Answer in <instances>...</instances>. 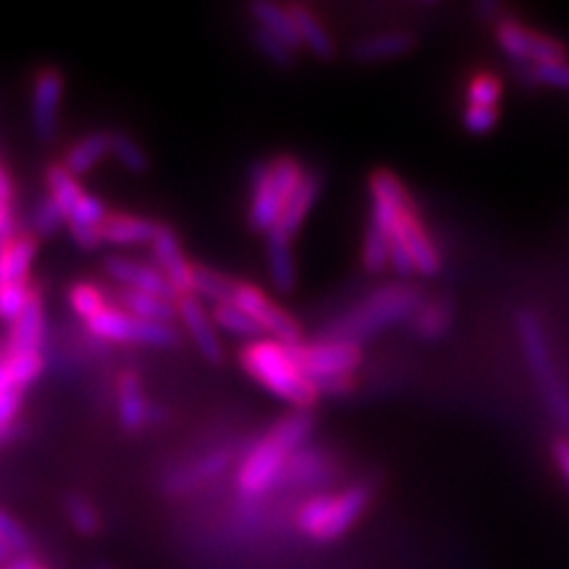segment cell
Here are the masks:
<instances>
[{"label":"cell","instance_id":"1","mask_svg":"<svg viewBox=\"0 0 569 569\" xmlns=\"http://www.w3.org/2000/svg\"><path fill=\"white\" fill-rule=\"evenodd\" d=\"M240 363L249 378H254L263 389L292 403L299 411H307L320 397L316 385L299 368L292 347L271 337L249 342L240 351Z\"/></svg>","mask_w":569,"mask_h":569},{"label":"cell","instance_id":"2","mask_svg":"<svg viewBox=\"0 0 569 569\" xmlns=\"http://www.w3.org/2000/svg\"><path fill=\"white\" fill-rule=\"evenodd\" d=\"M422 295L413 284H385L372 290L359 307H353L330 328L328 340H342L359 345L368 337L411 320L422 307Z\"/></svg>","mask_w":569,"mask_h":569},{"label":"cell","instance_id":"3","mask_svg":"<svg viewBox=\"0 0 569 569\" xmlns=\"http://www.w3.org/2000/svg\"><path fill=\"white\" fill-rule=\"evenodd\" d=\"M305 167L295 157H276L252 169V200H249V226L257 233L269 236L278 226L282 209L305 181Z\"/></svg>","mask_w":569,"mask_h":569},{"label":"cell","instance_id":"4","mask_svg":"<svg viewBox=\"0 0 569 569\" xmlns=\"http://www.w3.org/2000/svg\"><path fill=\"white\" fill-rule=\"evenodd\" d=\"M515 330H518L522 356L529 370L533 372V378H537V387L548 406V411L569 430V391L556 368L553 353H550L548 337L539 316L529 309L518 311V316H515Z\"/></svg>","mask_w":569,"mask_h":569},{"label":"cell","instance_id":"5","mask_svg":"<svg viewBox=\"0 0 569 569\" xmlns=\"http://www.w3.org/2000/svg\"><path fill=\"white\" fill-rule=\"evenodd\" d=\"M305 376L316 385L318 395L340 397L353 387V372L361 366V347L342 340L301 342L292 347Z\"/></svg>","mask_w":569,"mask_h":569},{"label":"cell","instance_id":"6","mask_svg":"<svg viewBox=\"0 0 569 569\" xmlns=\"http://www.w3.org/2000/svg\"><path fill=\"white\" fill-rule=\"evenodd\" d=\"M370 503V489L356 485L337 496H313L299 508L297 527L313 541H337L361 520Z\"/></svg>","mask_w":569,"mask_h":569},{"label":"cell","instance_id":"7","mask_svg":"<svg viewBox=\"0 0 569 569\" xmlns=\"http://www.w3.org/2000/svg\"><path fill=\"white\" fill-rule=\"evenodd\" d=\"M86 330L96 340L117 342V345H146V347H173L178 345V332L173 326H159L138 320L119 307H107L96 318L86 323Z\"/></svg>","mask_w":569,"mask_h":569},{"label":"cell","instance_id":"8","mask_svg":"<svg viewBox=\"0 0 569 569\" xmlns=\"http://www.w3.org/2000/svg\"><path fill=\"white\" fill-rule=\"evenodd\" d=\"M230 301L252 318L261 328V332L269 335L271 340H278L288 347H297L305 342V332H301L297 318L280 309L269 295L257 288L254 282H238L233 299Z\"/></svg>","mask_w":569,"mask_h":569},{"label":"cell","instance_id":"9","mask_svg":"<svg viewBox=\"0 0 569 569\" xmlns=\"http://www.w3.org/2000/svg\"><path fill=\"white\" fill-rule=\"evenodd\" d=\"M493 33L498 48L512 60L533 67L565 62V46L560 41H556L553 36L520 24L512 17H501V22L493 24Z\"/></svg>","mask_w":569,"mask_h":569},{"label":"cell","instance_id":"10","mask_svg":"<svg viewBox=\"0 0 569 569\" xmlns=\"http://www.w3.org/2000/svg\"><path fill=\"white\" fill-rule=\"evenodd\" d=\"M290 458L292 456L284 453L269 437L259 439L240 462L236 477L238 491L247 498H259L269 493L280 482L284 470H288Z\"/></svg>","mask_w":569,"mask_h":569},{"label":"cell","instance_id":"11","mask_svg":"<svg viewBox=\"0 0 569 569\" xmlns=\"http://www.w3.org/2000/svg\"><path fill=\"white\" fill-rule=\"evenodd\" d=\"M391 242H399L406 252L411 254L418 276L432 278L439 273V269H441L439 249H437L435 240L430 238V233H427V226L422 223L416 204L408 207L399 217V221L395 226V233H391Z\"/></svg>","mask_w":569,"mask_h":569},{"label":"cell","instance_id":"12","mask_svg":"<svg viewBox=\"0 0 569 569\" xmlns=\"http://www.w3.org/2000/svg\"><path fill=\"white\" fill-rule=\"evenodd\" d=\"M64 79L58 69H41L31 86V123L41 140H52L58 129Z\"/></svg>","mask_w":569,"mask_h":569},{"label":"cell","instance_id":"13","mask_svg":"<svg viewBox=\"0 0 569 569\" xmlns=\"http://www.w3.org/2000/svg\"><path fill=\"white\" fill-rule=\"evenodd\" d=\"M104 271L114 282H119L123 290H136V292H148L154 297H162L169 301H178V292L169 278L157 269V263L136 261L129 257H110L104 261Z\"/></svg>","mask_w":569,"mask_h":569},{"label":"cell","instance_id":"14","mask_svg":"<svg viewBox=\"0 0 569 569\" xmlns=\"http://www.w3.org/2000/svg\"><path fill=\"white\" fill-rule=\"evenodd\" d=\"M178 320L186 326L190 340L198 347L209 363L223 361V347L219 340L217 326H213L211 313L204 309L202 301L194 295H186L176 301Z\"/></svg>","mask_w":569,"mask_h":569},{"label":"cell","instance_id":"15","mask_svg":"<svg viewBox=\"0 0 569 569\" xmlns=\"http://www.w3.org/2000/svg\"><path fill=\"white\" fill-rule=\"evenodd\" d=\"M152 252H154L157 269L169 278V282L173 284V290L178 292V297L192 295L194 266L186 259L181 242H178L176 233L169 226H159L157 236L152 240Z\"/></svg>","mask_w":569,"mask_h":569},{"label":"cell","instance_id":"16","mask_svg":"<svg viewBox=\"0 0 569 569\" xmlns=\"http://www.w3.org/2000/svg\"><path fill=\"white\" fill-rule=\"evenodd\" d=\"M320 190H323V183H320V176L313 173V171H307L305 181L299 183V188L295 190V194L288 200V204H284L282 217H280L278 226L271 230L269 236H278L282 240H290L292 242V238L299 233V228L305 226L309 211L313 209Z\"/></svg>","mask_w":569,"mask_h":569},{"label":"cell","instance_id":"17","mask_svg":"<svg viewBox=\"0 0 569 569\" xmlns=\"http://www.w3.org/2000/svg\"><path fill=\"white\" fill-rule=\"evenodd\" d=\"M107 213L110 211H107L102 200L93 198V194H88V192L81 194V200L77 202L74 209H71L69 219H67L69 233L81 249H98L104 244L100 226L104 223Z\"/></svg>","mask_w":569,"mask_h":569},{"label":"cell","instance_id":"18","mask_svg":"<svg viewBox=\"0 0 569 569\" xmlns=\"http://www.w3.org/2000/svg\"><path fill=\"white\" fill-rule=\"evenodd\" d=\"M36 249H39V242L33 233H17L12 240L0 244V288L29 282Z\"/></svg>","mask_w":569,"mask_h":569},{"label":"cell","instance_id":"19","mask_svg":"<svg viewBox=\"0 0 569 569\" xmlns=\"http://www.w3.org/2000/svg\"><path fill=\"white\" fill-rule=\"evenodd\" d=\"M119 397V422L127 432H138L140 427L152 422L154 408L148 403L136 372H121L117 382Z\"/></svg>","mask_w":569,"mask_h":569},{"label":"cell","instance_id":"20","mask_svg":"<svg viewBox=\"0 0 569 569\" xmlns=\"http://www.w3.org/2000/svg\"><path fill=\"white\" fill-rule=\"evenodd\" d=\"M159 230V223L131 217V213H107L104 223L100 226L102 242L114 247H131V244H152Z\"/></svg>","mask_w":569,"mask_h":569},{"label":"cell","instance_id":"21","mask_svg":"<svg viewBox=\"0 0 569 569\" xmlns=\"http://www.w3.org/2000/svg\"><path fill=\"white\" fill-rule=\"evenodd\" d=\"M416 46V36L408 31H385L368 36L351 50V58L361 64H378L406 56Z\"/></svg>","mask_w":569,"mask_h":569},{"label":"cell","instance_id":"22","mask_svg":"<svg viewBox=\"0 0 569 569\" xmlns=\"http://www.w3.org/2000/svg\"><path fill=\"white\" fill-rule=\"evenodd\" d=\"M107 154H112V133L110 131H96L88 133L86 138L77 140L64 152L62 167L71 173V176H83L91 171L96 164H100Z\"/></svg>","mask_w":569,"mask_h":569},{"label":"cell","instance_id":"23","mask_svg":"<svg viewBox=\"0 0 569 569\" xmlns=\"http://www.w3.org/2000/svg\"><path fill=\"white\" fill-rule=\"evenodd\" d=\"M43 328H46V320H43L41 295H36L31 299V305L27 307V311L10 326L6 351H10V353H17V351H41Z\"/></svg>","mask_w":569,"mask_h":569},{"label":"cell","instance_id":"24","mask_svg":"<svg viewBox=\"0 0 569 569\" xmlns=\"http://www.w3.org/2000/svg\"><path fill=\"white\" fill-rule=\"evenodd\" d=\"M119 309L131 313L138 320H146V323H159V326H171L178 318L176 301L154 297L148 292H136V290H119Z\"/></svg>","mask_w":569,"mask_h":569},{"label":"cell","instance_id":"25","mask_svg":"<svg viewBox=\"0 0 569 569\" xmlns=\"http://www.w3.org/2000/svg\"><path fill=\"white\" fill-rule=\"evenodd\" d=\"M451 323H453V307L449 299L422 301V307L416 311V316L408 320L411 332L425 342L441 340V337L451 330Z\"/></svg>","mask_w":569,"mask_h":569},{"label":"cell","instance_id":"26","mask_svg":"<svg viewBox=\"0 0 569 569\" xmlns=\"http://www.w3.org/2000/svg\"><path fill=\"white\" fill-rule=\"evenodd\" d=\"M249 12H252V20L257 22L259 29L269 31L271 36H276V39H280L284 46L292 48V50L301 48L290 8H282L278 3H269V0H261V3L249 6Z\"/></svg>","mask_w":569,"mask_h":569},{"label":"cell","instance_id":"27","mask_svg":"<svg viewBox=\"0 0 569 569\" xmlns=\"http://www.w3.org/2000/svg\"><path fill=\"white\" fill-rule=\"evenodd\" d=\"M292 20L299 33V41L309 48L318 60H332L335 58V41L330 31L323 27L318 17L305 6H290Z\"/></svg>","mask_w":569,"mask_h":569},{"label":"cell","instance_id":"28","mask_svg":"<svg viewBox=\"0 0 569 569\" xmlns=\"http://www.w3.org/2000/svg\"><path fill=\"white\" fill-rule=\"evenodd\" d=\"M266 263H269V278L273 288L282 295H290L297 284V263L290 240L266 236Z\"/></svg>","mask_w":569,"mask_h":569},{"label":"cell","instance_id":"29","mask_svg":"<svg viewBox=\"0 0 569 569\" xmlns=\"http://www.w3.org/2000/svg\"><path fill=\"white\" fill-rule=\"evenodd\" d=\"M228 460H230V453H228V451L211 453V456L202 458L200 462H194V466H190V468H186V470H181V472H176V475L169 479L167 489L173 491V493H183V491H188L190 487H198V485L207 482V479L221 475V472L228 468Z\"/></svg>","mask_w":569,"mask_h":569},{"label":"cell","instance_id":"30","mask_svg":"<svg viewBox=\"0 0 569 569\" xmlns=\"http://www.w3.org/2000/svg\"><path fill=\"white\" fill-rule=\"evenodd\" d=\"M46 183H48V198L58 204V209L64 213V219H69L71 209L77 207V202L83 194L79 178L71 176L62 164H52L48 167Z\"/></svg>","mask_w":569,"mask_h":569},{"label":"cell","instance_id":"31","mask_svg":"<svg viewBox=\"0 0 569 569\" xmlns=\"http://www.w3.org/2000/svg\"><path fill=\"white\" fill-rule=\"evenodd\" d=\"M311 432H313V418L305 411H299V413H292L288 418H282L280 422H276L271 427V432L266 437L276 441L288 456H295L301 443L311 437Z\"/></svg>","mask_w":569,"mask_h":569},{"label":"cell","instance_id":"32","mask_svg":"<svg viewBox=\"0 0 569 569\" xmlns=\"http://www.w3.org/2000/svg\"><path fill=\"white\" fill-rule=\"evenodd\" d=\"M236 280L226 278L223 273H217L207 269V266H194L192 271V295L200 301H209V305H226V301L233 299L236 292Z\"/></svg>","mask_w":569,"mask_h":569},{"label":"cell","instance_id":"33","mask_svg":"<svg viewBox=\"0 0 569 569\" xmlns=\"http://www.w3.org/2000/svg\"><path fill=\"white\" fill-rule=\"evenodd\" d=\"M211 320L219 330H226L230 335L247 337V340H261V328L249 318L240 307H236L233 301H226V305L211 307Z\"/></svg>","mask_w":569,"mask_h":569},{"label":"cell","instance_id":"34","mask_svg":"<svg viewBox=\"0 0 569 569\" xmlns=\"http://www.w3.org/2000/svg\"><path fill=\"white\" fill-rule=\"evenodd\" d=\"M69 307L83 320V323H88V320L96 318L100 311H104L110 305H107V297L98 288V284L77 282L74 288L69 290Z\"/></svg>","mask_w":569,"mask_h":569},{"label":"cell","instance_id":"35","mask_svg":"<svg viewBox=\"0 0 569 569\" xmlns=\"http://www.w3.org/2000/svg\"><path fill=\"white\" fill-rule=\"evenodd\" d=\"M6 363L12 376V382L17 389L29 387L33 380H39V376L43 372V353L41 351H17L10 353L6 351Z\"/></svg>","mask_w":569,"mask_h":569},{"label":"cell","instance_id":"36","mask_svg":"<svg viewBox=\"0 0 569 569\" xmlns=\"http://www.w3.org/2000/svg\"><path fill=\"white\" fill-rule=\"evenodd\" d=\"M64 512H67V520L69 525L74 527L81 537H96L100 531V515L96 510V506L88 501V498L74 493L67 498L64 503Z\"/></svg>","mask_w":569,"mask_h":569},{"label":"cell","instance_id":"37","mask_svg":"<svg viewBox=\"0 0 569 569\" xmlns=\"http://www.w3.org/2000/svg\"><path fill=\"white\" fill-rule=\"evenodd\" d=\"M503 98V86L498 81L496 74L482 71V74H475L468 81L466 88V100L472 107H489V110H498V102Z\"/></svg>","mask_w":569,"mask_h":569},{"label":"cell","instance_id":"38","mask_svg":"<svg viewBox=\"0 0 569 569\" xmlns=\"http://www.w3.org/2000/svg\"><path fill=\"white\" fill-rule=\"evenodd\" d=\"M36 295H39V290L31 288V282L6 284V288H0V320H8L12 326L14 320L27 311V307L31 305V299Z\"/></svg>","mask_w":569,"mask_h":569},{"label":"cell","instance_id":"39","mask_svg":"<svg viewBox=\"0 0 569 569\" xmlns=\"http://www.w3.org/2000/svg\"><path fill=\"white\" fill-rule=\"evenodd\" d=\"M112 154L123 169H129L133 173H142L150 167L148 152L142 150L138 140H133L127 133H112Z\"/></svg>","mask_w":569,"mask_h":569},{"label":"cell","instance_id":"40","mask_svg":"<svg viewBox=\"0 0 569 569\" xmlns=\"http://www.w3.org/2000/svg\"><path fill=\"white\" fill-rule=\"evenodd\" d=\"M62 223H67V219H64V213L58 209V204L52 202L48 194L46 198L36 204V209H33V217H31V228H33V236H43V238H48V236H52V233H58V228L62 226Z\"/></svg>","mask_w":569,"mask_h":569},{"label":"cell","instance_id":"41","mask_svg":"<svg viewBox=\"0 0 569 569\" xmlns=\"http://www.w3.org/2000/svg\"><path fill=\"white\" fill-rule=\"evenodd\" d=\"M0 541L12 550V556H22V558H27L31 548L29 531L6 510H0Z\"/></svg>","mask_w":569,"mask_h":569},{"label":"cell","instance_id":"42","mask_svg":"<svg viewBox=\"0 0 569 569\" xmlns=\"http://www.w3.org/2000/svg\"><path fill=\"white\" fill-rule=\"evenodd\" d=\"M252 41L261 50V56L269 62H273L278 67H290L295 62V58H292L295 50L284 46L280 39H276V36H271L269 31H263V29L257 27L252 31Z\"/></svg>","mask_w":569,"mask_h":569},{"label":"cell","instance_id":"43","mask_svg":"<svg viewBox=\"0 0 569 569\" xmlns=\"http://www.w3.org/2000/svg\"><path fill=\"white\" fill-rule=\"evenodd\" d=\"M12 200H14V186L10 181V176L6 171H0V244H6L17 236Z\"/></svg>","mask_w":569,"mask_h":569},{"label":"cell","instance_id":"44","mask_svg":"<svg viewBox=\"0 0 569 569\" xmlns=\"http://www.w3.org/2000/svg\"><path fill=\"white\" fill-rule=\"evenodd\" d=\"M498 123V110H489V107H472L468 104L462 112V127L472 136H487L493 131Z\"/></svg>","mask_w":569,"mask_h":569},{"label":"cell","instance_id":"45","mask_svg":"<svg viewBox=\"0 0 569 569\" xmlns=\"http://www.w3.org/2000/svg\"><path fill=\"white\" fill-rule=\"evenodd\" d=\"M22 408V391L10 389L0 395V441L14 432V420Z\"/></svg>","mask_w":569,"mask_h":569},{"label":"cell","instance_id":"46","mask_svg":"<svg viewBox=\"0 0 569 569\" xmlns=\"http://www.w3.org/2000/svg\"><path fill=\"white\" fill-rule=\"evenodd\" d=\"M531 79L537 83H543V86L565 88V91H569V64L556 62V64L531 67Z\"/></svg>","mask_w":569,"mask_h":569},{"label":"cell","instance_id":"47","mask_svg":"<svg viewBox=\"0 0 569 569\" xmlns=\"http://www.w3.org/2000/svg\"><path fill=\"white\" fill-rule=\"evenodd\" d=\"M553 456H556V462L562 472L565 485L569 489V439H560L553 443Z\"/></svg>","mask_w":569,"mask_h":569},{"label":"cell","instance_id":"48","mask_svg":"<svg viewBox=\"0 0 569 569\" xmlns=\"http://www.w3.org/2000/svg\"><path fill=\"white\" fill-rule=\"evenodd\" d=\"M10 389H17V387L12 382V376H10L8 363H6V353L0 351V395H3V391H10Z\"/></svg>","mask_w":569,"mask_h":569},{"label":"cell","instance_id":"49","mask_svg":"<svg viewBox=\"0 0 569 569\" xmlns=\"http://www.w3.org/2000/svg\"><path fill=\"white\" fill-rule=\"evenodd\" d=\"M31 565H33L31 558H20V560H14L8 569H31Z\"/></svg>","mask_w":569,"mask_h":569},{"label":"cell","instance_id":"50","mask_svg":"<svg viewBox=\"0 0 569 569\" xmlns=\"http://www.w3.org/2000/svg\"><path fill=\"white\" fill-rule=\"evenodd\" d=\"M10 558H12V550L3 541H0V562H8Z\"/></svg>","mask_w":569,"mask_h":569},{"label":"cell","instance_id":"51","mask_svg":"<svg viewBox=\"0 0 569 569\" xmlns=\"http://www.w3.org/2000/svg\"><path fill=\"white\" fill-rule=\"evenodd\" d=\"M93 569H114V567L112 565H96Z\"/></svg>","mask_w":569,"mask_h":569},{"label":"cell","instance_id":"52","mask_svg":"<svg viewBox=\"0 0 569 569\" xmlns=\"http://www.w3.org/2000/svg\"><path fill=\"white\" fill-rule=\"evenodd\" d=\"M31 569H48V567H46V565H36V562H33V565H31Z\"/></svg>","mask_w":569,"mask_h":569},{"label":"cell","instance_id":"53","mask_svg":"<svg viewBox=\"0 0 569 569\" xmlns=\"http://www.w3.org/2000/svg\"><path fill=\"white\" fill-rule=\"evenodd\" d=\"M0 171H3V169H0Z\"/></svg>","mask_w":569,"mask_h":569}]
</instances>
